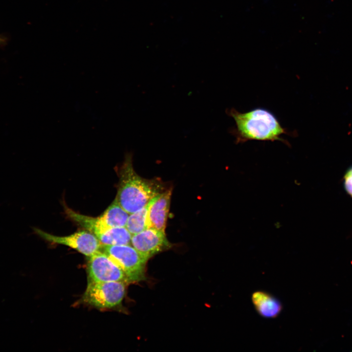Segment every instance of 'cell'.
<instances>
[{
  "label": "cell",
  "instance_id": "6da1fadb",
  "mask_svg": "<svg viewBox=\"0 0 352 352\" xmlns=\"http://www.w3.org/2000/svg\"><path fill=\"white\" fill-rule=\"evenodd\" d=\"M119 181L115 200L129 214L145 206L153 198L167 189L160 180L147 179L134 171L130 154L119 170Z\"/></svg>",
  "mask_w": 352,
  "mask_h": 352
},
{
  "label": "cell",
  "instance_id": "7a4b0ae2",
  "mask_svg": "<svg viewBox=\"0 0 352 352\" xmlns=\"http://www.w3.org/2000/svg\"><path fill=\"white\" fill-rule=\"evenodd\" d=\"M227 114L235 122L236 127L231 133L236 137L237 143L248 140L280 141L289 145L281 137L282 134L290 133L283 128L275 115L268 110L257 108L241 113L234 108L227 110Z\"/></svg>",
  "mask_w": 352,
  "mask_h": 352
},
{
  "label": "cell",
  "instance_id": "3957f363",
  "mask_svg": "<svg viewBox=\"0 0 352 352\" xmlns=\"http://www.w3.org/2000/svg\"><path fill=\"white\" fill-rule=\"evenodd\" d=\"M65 209L66 214L71 220L96 237L110 228L125 227L129 216L115 200L97 217L81 214L67 207Z\"/></svg>",
  "mask_w": 352,
  "mask_h": 352
},
{
  "label": "cell",
  "instance_id": "277c9868",
  "mask_svg": "<svg viewBox=\"0 0 352 352\" xmlns=\"http://www.w3.org/2000/svg\"><path fill=\"white\" fill-rule=\"evenodd\" d=\"M101 248L123 270L130 283L145 279L148 260L132 245H102Z\"/></svg>",
  "mask_w": 352,
  "mask_h": 352
},
{
  "label": "cell",
  "instance_id": "5b68a950",
  "mask_svg": "<svg viewBox=\"0 0 352 352\" xmlns=\"http://www.w3.org/2000/svg\"><path fill=\"white\" fill-rule=\"evenodd\" d=\"M126 283L121 281H89L83 301L98 308H111L119 305L126 293Z\"/></svg>",
  "mask_w": 352,
  "mask_h": 352
},
{
  "label": "cell",
  "instance_id": "8992f818",
  "mask_svg": "<svg viewBox=\"0 0 352 352\" xmlns=\"http://www.w3.org/2000/svg\"><path fill=\"white\" fill-rule=\"evenodd\" d=\"M34 230L43 239L70 247L88 257L101 249L102 244L97 237L87 230L77 232L67 236H58L37 228H34Z\"/></svg>",
  "mask_w": 352,
  "mask_h": 352
},
{
  "label": "cell",
  "instance_id": "52a82bcc",
  "mask_svg": "<svg viewBox=\"0 0 352 352\" xmlns=\"http://www.w3.org/2000/svg\"><path fill=\"white\" fill-rule=\"evenodd\" d=\"M88 271L89 281L130 283L120 267L103 251L99 250L89 257Z\"/></svg>",
  "mask_w": 352,
  "mask_h": 352
},
{
  "label": "cell",
  "instance_id": "ba28073f",
  "mask_svg": "<svg viewBox=\"0 0 352 352\" xmlns=\"http://www.w3.org/2000/svg\"><path fill=\"white\" fill-rule=\"evenodd\" d=\"M131 244L147 260L172 247L165 232L152 228L132 235Z\"/></svg>",
  "mask_w": 352,
  "mask_h": 352
},
{
  "label": "cell",
  "instance_id": "9c48e42d",
  "mask_svg": "<svg viewBox=\"0 0 352 352\" xmlns=\"http://www.w3.org/2000/svg\"><path fill=\"white\" fill-rule=\"evenodd\" d=\"M172 192V188L167 189L148 203L147 228H152L165 232Z\"/></svg>",
  "mask_w": 352,
  "mask_h": 352
},
{
  "label": "cell",
  "instance_id": "30bf717a",
  "mask_svg": "<svg viewBox=\"0 0 352 352\" xmlns=\"http://www.w3.org/2000/svg\"><path fill=\"white\" fill-rule=\"evenodd\" d=\"M252 301L259 314L266 318L277 317L282 309V304L278 299L263 291L253 293Z\"/></svg>",
  "mask_w": 352,
  "mask_h": 352
},
{
  "label": "cell",
  "instance_id": "8fae6325",
  "mask_svg": "<svg viewBox=\"0 0 352 352\" xmlns=\"http://www.w3.org/2000/svg\"><path fill=\"white\" fill-rule=\"evenodd\" d=\"M132 236L125 226L110 228L96 237L103 245H119L131 244Z\"/></svg>",
  "mask_w": 352,
  "mask_h": 352
},
{
  "label": "cell",
  "instance_id": "7c38bea8",
  "mask_svg": "<svg viewBox=\"0 0 352 352\" xmlns=\"http://www.w3.org/2000/svg\"><path fill=\"white\" fill-rule=\"evenodd\" d=\"M148 206V203L143 208L129 215L125 227L132 235L147 228Z\"/></svg>",
  "mask_w": 352,
  "mask_h": 352
},
{
  "label": "cell",
  "instance_id": "4fadbf2b",
  "mask_svg": "<svg viewBox=\"0 0 352 352\" xmlns=\"http://www.w3.org/2000/svg\"><path fill=\"white\" fill-rule=\"evenodd\" d=\"M344 185L346 192L352 197V166L348 169L344 175Z\"/></svg>",
  "mask_w": 352,
  "mask_h": 352
},
{
  "label": "cell",
  "instance_id": "5bb4252c",
  "mask_svg": "<svg viewBox=\"0 0 352 352\" xmlns=\"http://www.w3.org/2000/svg\"><path fill=\"white\" fill-rule=\"evenodd\" d=\"M7 38L0 34V45H3L7 43Z\"/></svg>",
  "mask_w": 352,
  "mask_h": 352
}]
</instances>
